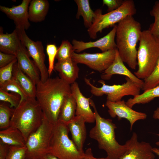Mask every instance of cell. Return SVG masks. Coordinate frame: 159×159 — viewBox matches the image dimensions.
<instances>
[{
  "mask_svg": "<svg viewBox=\"0 0 159 159\" xmlns=\"http://www.w3.org/2000/svg\"><path fill=\"white\" fill-rule=\"evenodd\" d=\"M36 98L44 116L53 124L58 120L60 109L65 98L72 93L71 85L59 77L41 80L36 85Z\"/></svg>",
  "mask_w": 159,
  "mask_h": 159,
  "instance_id": "6da1fadb",
  "label": "cell"
},
{
  "mask_svg": "<svg viewBox=\"0 0 159 159\" xmlns=\"http://www.w3.org/2000/svg\"><path fill=\"white\" fill-rule=\"evenodd\" d=\"M141 29L140 24L131 16L126 17L117 25L116 43L118 52L123 62L133 69H135L138 65L136 46Z\"/></svg>",
  "mask_w": 159,
  "mask_h": 159,
  "instance_id": "7a4b0ae2",
  "label": "cell"
},
{
  "mask_svg": "<svg viewBox=\"0 0 159 159\" xmlns=\"http://www.w3.org/2000/svg\"><path fill=\"white\" fill-rule=\"evenodd\" d=\"M90 104L94 110L95 125L90 130V137L97 142L99 149L107 153L106 159H119L127 149L126 144L121 145L116 140L115 130L117 127L112 120L102 117L99 114L93 101Z\"/></svg>",
  "mask_w": 159,
  "mask_h": 159,
  "instance_id": "3957f363",
  "label": "cell"
},
{
  "mask_svg": "<svg viewBox=\"0 0 159 159\" xmlns=\"http://www.w3.org/2000/svg\"><path fill=\"white\" fill-rule=\"evenodd\" d=\"M44 115L36 98H28L21 101L14 108L10 126L19 129L26 142L29 136L41 124Z\"/></svg>",
  "mask_w": 159,
  "mask_h": 159,
  "instance_id": "277c9868",
  "label": "cell"
},
{
  "mask_svg": "<svg viewBox=\"0 0 159 159\" xmlns=\"http://www.w3.org/2000/svg\"><path fill=\"white\" fill-rule=\"evenodd\" d=\"M137 51L138 69L134 74L144 80L153 72L159 59V39L148 31H142Z\"/></svg>",
  "mask_w": 159,
  "mask_h": 159,
  "instance_id": "5b68a950",
  "label": "cell"
},
{
  "mask_svg": "<svg viewBox=\"0 0 159 159\" xmlns=\"http://www.w3.org/2000/svg\"><path fill=\"white\" fill-rule=\"evenodd\" d=\"M67 125L58 121L54 124L48 153L59 159H84L85 153L80 151L69 137Z\"/></svg>",
  "mask_w": 159,
  "mask_h": 159,
  "instance_id": "8992f818",
  "label": "cell"
},
{
  "mask_svg": "<svg viewBox=\"0 0 159 159\" xmlns=\"http://www.w3.org/2000/svg\"><path fill=\"white\" fill-rule=\"evenodd\" d=\"M95 11L96 17L87 30L90 37L94 39L97 38V33L104 29L118 23L128 16H133L136 13V9L133 0H125L120 7L112 11L105 14H102L100 9Z\"/></svg>",
  "mask_w": 159,
  "mask_h": 159,
  "instance_id": "52a82bcc",
  "label": "cell"
},
{
  "mask_svg": "<svg viewBox=\"0 0 159 159\" xmlns=\"http://www.w3.org/2000/svg\"><path fill=\"white\" fill-rule=\"evenodd\" d=\"M53 126L54 124L44 115L41 125L26 140V158L41 159L49 153Z\"/></svg>",
  "mask_w": 159,
  "mask_h": 159,
  "instance_id": "ba28073f",
  "label": "cell"
},
{
  "mask_svg": "<svg viewBox=\"0 0 159 159\" xmlns=\"http://www.w3.org/2000/svg\"><path fill=\"white\" fill-rule=\"evenodd\" d=\"M126 82L121 85H109L106 84L103 80H100L98 82L102 84L100 87L94 86L90 82L89 79L84 78L85 82L90 87V92L96 96H101L104 95H107V100L116 102L121 100L124 96L132 95L133 97L140 94L142 87L129 78L126 77Z\"/></svg>",
  "mask_w": 159,
  "mask_h": 159,
  "instance_id": "9c48e42d",
  "label": "cell"
},
{
  "mask_svg": "<svg viewBox=\"0 0 159 159\" xmlns=\"http://www.w3.org/2000/svg\"><path fill=\"white\" fill-rule=\"evenodd\" d=\"M15 28L22 44L26 48L30 57H32L39 70L41 81L45 82L49 78V76L48 69L45 64V55L42 42L31 39L23 28L16 26Z\"/></svg>",
  "mask_w": 159,
  "mask_h": 159,
  "instance_id": "30bf717a",
  "label": "cell"
},
{
  "mask_svg": "<svg viewBox=\"0 0 159 159\" xmlns=\"http://www.w3.org/2000/svg\"><path fill=\"white\" fill-rule=\"evenodd\" d=\"M116 49L95 53L74 52L72 59L78 64H82L99 72H104L112 64L115 58Z\"/></svg>",
  "mask_w": 159,
  "mask_h": 159,
  "instance_id": "8fae6325",
  "label": "cell"
},
{
  "mask_svg": "<svg viewBox=\"0 0 159 159\" xmlns=\"http://www.w3.org/2000/svg\"><path fill=\"white\" fill-rule=\"evenodd\" d=\"M105 105L108 108V112L112 117H117L119 120L123 118L127 120L130 123L131 131L136 121L145 120L147 117L146 113L132 109L127 105L124 100L116 102L107 100Z\"/></svg>",
  "mask_w": 159,
  "mask_h": 159,
  "instance_id": "7c38bea8",
  "label": "cell"
},
{
  "mask_svg": "<svg viewBox=\"0 0 159 159\" xmlns=\"http://www.w3.org/2000/svg\"><path fill=\"white\" fill-rule=\"evenodd\" d=\"M125 144L126 150L119 159H155L150 144L144 141L139 142L135 132L132 133L130 138Z\"/></svg>",
  "mask_w": 159,
  "mask_h": 159,
  "instance_id": "4fadbf2b",
  "label": "cell"
},
{
  "mask_svg": "<svg viewBox=\"0 0 159 159\" xmlns=\"http://www.w3.org/2000/svg\"><path fill=\"white\" fill-rule=\"evenodd\" d=\"M117 25H115L112 30L106 35L96 41L85 42L75 39L72 41L74 52L79 53L88 49L97 48L102 52L117 49L115 41Z\"/></svg>",
  "mask_w": 159,
  "mask_h": 159,
  "instance_id": "5bb4252c",
  "label": "cell"
},
{
  "mask_svg": "<svg viewBox=\"0 0 159 159\" xmlns=\"http://www.w3.org/2000/svg\"><path fill=\"white\" fill-rule=\"evenodd\" d=\"M31 0H23L18 6H14L9 8L0 6V10L12 20L16 26L28 29L30 24L29 21L28 8Z\"/></svg>",
  "mask_w": 159,
  "mask_h": 159,
  "instance_id": "9a60e30c",
  "label": "cell"
},
{
  "mask_svg": "<svg viewBox=\"0 0 159 159\" xmlns=\"http://www.w3.org/2000/svg\"><path fill=\"white\" fill-rule=\"evenodd\" d=\"M72 93L76 102V116L82 117L86 122L93 123L95 121L94 112L90 107V98H87L81 92L78 84L75 82L71 85Z\"/></svg>",
  "mask_w": 159,
  "mask_h": 159,
  "instance_id": "2e32d148",
  "label": "cell"
},
{
  "mask_svg": "<svg viewBox=\"0 0 159 159\" xmlns=\"http://www.w3.org/2000/svg\"><path fill=\"white\" fill-rule=\"evenodd\" d=\"M18 66L20 69L36 85L40 81L38 69L30 56L26 48L21 43L16 55Z\"/></svg>",
  "mask_w": 159,
  "mask_h": 159,
  "instance_id": "e0dca14e",
  "label": "cell"
},
{
  "mask_svg": "<svg viewBox=\"0 0 159 159\" xmlns=\"http://www.w3.org/2000/svg\"><path fill=\"white\" fill-rule=\"evenodd\" d=\"M125 76L143 87L144 81L138 78L125 66L120 57L117 49L114 60L109 67L102 73L101 78L102 80H110L115 74Z\"/></svg>",
  "mask_w": 159,
  "mask_h": 159,
  "instance_id": "ac0fdd59",
  "label": "cell"
},
{
  "mask_svg": "<svg viewBox=\"0 0 159 159\" xmlns=\"http://www.w3.org/2000/svg\"><path fill=\"white\" fill-rule=\"evenodd\" d=\"M86 122L82 117L75 116L67 124L72 141L78 149L84 152L83 148L87 137Z\"/></svg>",
  "mask_w": 159,
  "mask_h": 159,
  "instance_id": "d6986e66",
  "label": "cell"
},
{
  "mask_svg": "<svg viewBox=\"0 0 159 159\" xmlns=\"http://www.w3.org/2000/svg\"><path fill=\"white\" fill-rule=\"evenodd\" d=\"M54 69L58 72L61 79L70 85L78 77L80 69L72 58L58 61L54 65Z\"/></svg>",
  "mask_w": 159,
  "mask_h": 159,
  "instance_id": "ffe728a7",
  "label": "cell"
},
{
  "mask_svg": "<svg viewBox=\"0 0 159 159\" xmlns=\"http://www.w3.org/2000/svg\"><path fill=\"white\" fill-rule=\"evenodd\" d=\"M0 27V51L4 53L16 55L21 43L17 30L10 34H4Z\"/></svg>",
  "mask_w": 159,
  "mask_h": 159,
  "instance_id": "44dd1931",
  "label": "cell"
},
{
  "mask_svg": "<svg viewBox=\"0 0 159 159\" xmlns=\"http://www.w3.org/2000/svg\"><path fill=\"white\" fill-rule=\"evenodd\" d=\"M28 98H36V85L19 68L17 62L14 64L12 77Z\"/></svg>",
  "mask_w": 159,
  "mask_h": 159,
  "instance_id": "7402d4cb",
  "label": "cell"
},
{
  "mask_svg": "<svg viewBox=\"0 0 159 159\" xmlns=\"http://www.w3.org/2000/svg\"><path fill=\"white\" fill-rule=\"evenodd\" d=\"M49 7V3L47 0H31L28 8L29 20L35 23L44 21Z\"/></svg>",
  "mask_w": 159,
  "mask_h": 159,
  "instance_id": "603a6c76",
  "label": "cell"
},
{
  "mask_svg": "<svg viewBox=\"0 0 159 159\" xmlns=\"http://www.w3.org/2000/svg\"><path fill=\"white\" fill-rule=\"evenodd\" d=\"M0 140L9 146H25L26 141L21 132L10 126L0 131Z\"/></svg>",
  "mask_w": 159,
  "mask_h": 159,
  "instance_id": "cb8c5ba5",
  "label": "cell"
},
{
  "mask_svg": "<svg viewBox=\"0 0 159 159\" xmlns=\"http://www.w3.org/2000/svg\"><path fill=\"white\" fill-rule=\"evenodd\" d=\"M76 100L71 93L65 98L63 102L58 121L67 125L76 116Z\"/></svg>",
  "mask_w": 159,
  "mask_h": 159,
  "instance_id": "d4e9b609",
  "label": "cell"
},
{
  "mask_svg": "<svg viewBox=\"0 0 159 159\" xmlns=\"http://www.w3.org/2000/svg\"><path fill=\"white\" fill-rule=\"evenodd\" d=\"M77 6L76 18L79 19L80 16L83 19L84 26L88 29L92 25L96 17V14L91 8L88 0H75Z\"/></svg>",
  "mask_w": 159,
  "mask_h": 159,
  "instance_id": "484cf974",
  "label": "cell"
},
{
  "mask_svg": "<svg viewBox=\"0 0 159 159\" xmlns=\"http://www.w3.org/2000/svg\"><path fill=\"white\" fill-rule=\"evenodd\" d=\"M158 97H159V85L129 99L126 103L132 108L136 104L148 103Z\"/></svg>",
  "mask_w": 159,
  "mask_h": 159,
  "instance_id": "4316f807",
  "label": "cell"
},
{
  "mask_svg": "<svg viewBox=\"0 0 159 159\" xmlns=\"http://www.w3.org/2000/svg\"><path fill=\"white\" fill-rule=\"evenodd\" d=\"M6 102H1L0 104V129H6L10 126L11 119L14 108H11Z\"/></svg>",
  "mask_w": 159,
  "mask_h": 159,
  "instance_id": "83f0119b",
  "label": "cell"
},
{
  "mask_svg": "<svg viewBox=\"0 0 159 159\" xmlns=\"http://www.w3.org/2000/svg\"><path fill=\"white\" fill-rule=\"evenodd\" d=\"M74 52L72 44L67 40H63L58 49L56 58L58 61L71 59Z\"/></svg>",
  "mask_w": 159,
  "mask_h": 159,
  "instance_id": "f1b7e54d",
  "label": "cell"
},
{
  "mask_svg": "<svg viewBox=\"0 0 159 159\" xmlns=\"http://www.w3.org/2000/svg\"><path fill=\"white\" fill-rule=\"evenodd\" d=\"M151 16L154 17V21L148 29L155 37L159 39V1H156L150 11Z\"/></svg>",
  "mask_w": 159,
  "mask_h": 159,
  "instance_id": "f546056e",
  "label": "cell"
},
{
  "mask_svg": "<svg viewBox=\"0 0 159 159\" xmlns=\"http://www.w3.org/2000/svg\"><path fill=\"white\" fill-rule=\"evenodd\" d=\"M143 81L142 88L143 92L159 85V59L153 72Z\"/></svg>",
  "mask_w": 159,
  "mask_h": 159,
  "instance_id": "4dcf8cb0",
  "label": "cell"
},
{
  "mask_svg": "<svg viewBox=\"0 0 159 159\" xmlns=\"http://www.w3.org/2000/svg\"><path fill=\"white\" fill-rule=\"evenodd\" d=\"M0 89L6 92L10 91L18 94L21 97L20 102L28 98L17 82L12 78L10 80L0 84Z\"/></svg>",
  "mask_w": 159,
  "mask_h": 159,
  "instance_id": "1f68e13d",
  "label": "cell"
},
{
  "mask_svg": "<svg viewBox=\"0 0 159 159\" xmlns=\"http://www.w3.org/2000/svg\"><path fill=\"white\" fill-rule=\"evenodd\" d=\"M21 100V97L18 94L9 93L0 89V101L9 103L11 108H16L19 105Z\"/></svg>",
  "mask_w": 159,
  "mask_h": 159,
  "instance_id": "d6a6232c",
  "label": "cell"
},
{
  "mask_svg": "<svg viewBox=\"0 0 159 159\" xmlns=\"http://www.w3.org/2000/svg\"><path fill=\"white\" fill-rule=\"evenodd\" d=\"M26 154V146H9L6 159H25Z\"/></svg>",
  "mask_w": 159,
  "mask_h": 159,
  "instance_id": "836d02e7",
  "label": "cell"
},
{
  "mask_svg": "<svg viewBox=\"0 0 159 159\" xmlns=\"http://www.w3.org/2000/svg\"><path fill=\"white\" fill-rule=\"evenodd\" d=\"M58 49L56 45L53 44H47L46 50L48 56L49 67L48 72L49 76H50L54 69V61L57 54Z\"/></svg>",
  "mask_w": 159,
  "mask_h": 159,
  "instance_id": "e575fe53",
  "label": "cell"
},
{
  "mask_svg": "<svg viewBox=\"0 0 159 159\" xmlns=\"http://www.w3.org/2000/svg\"><path fill=\"white\" fill-rule=\"evenodd\" d=\"M17 62L16 58L8 65L0 68V84L11 79L14 65Z\"/></svg>",
  "mask_w": 159,
  "mask_h": 159,
  "instance_id": "d590c367",
  "label": "cell"
},
{
  "mask_svg": "<svg viewBox=\"0 0 159 159\" xmlns=\"http://www.w3.org/2000/svg\"><path fill=\"white\" fill-rule=\"evenodd\" d=\"M123 0H103L104 5H106L107 7V11L111 12L120 7L122 4Z\"/></svg>",
  "mask_w": 159,
  "mask_h": 159,
  "instance_id": "8d00e7d4",
  "label": "cell"
},
{
  "mask_svg": "<svg viewBox=\"0 0 159 159\" xmlns=\"http://www.w3.org/2000/svg\"><path fill=\"white\" fill-rule=\"evenodd\" d=\"M16 59V55L0 51V68L4 67Z\"/></svg>",
  "mask_w": 159,
  "mask_h": 159,
  "instance_id": "74e56055",
  "label": "cell"
},
{
  "mask_svg": "<svg viewBox=\"0 0 159 159\" xmlns=\"http://www.w3.org/2000/svg\"><path fill=\"white\" fill-rule=\"evenodd\" d=\"M9 145L0 140V159H6Z\"/></svg>",
  "mask_w": 159,
  "mask_h": 159,
  "instance_id": "f35d334b",
  "label": "cell"
},
{
  "mask_svg": "<svg viewBox=\"0 0 159 159\" xmlns=\"http://www.w3.org/2000/svg\"><path fill=\"white\" fill-rule=\"evenodd\" d=\"M85 153V155L84 159H106L105 158H97L95 157L93 155L92 149L90 148H87Z\"/></svg>",
  "mask_w": 159,
  "mask_h": 159,
  "instance_id": "ab89813d",
  "label": "cell"
},
{
  "mask_svg": "<svg viewBox=\"0 0 159 159\" xmlns=\"http://www.w3.org/2000/svg\"><path fill=\"white\" fill-rule=\"evenodd\" d=\"M153 117L155 119H159V107H158L154 112ZM159 137V134H157ZM156 144L159 146V140L156 143Z\"/></svg>",
  "mask_w": 159,
  "mask_h": 159,
  "instance_id": "60d3db41",
  "label": "cell"
},
{
  "mask_svg": "<svg viewBox=\"0 0 159 159\" xmlns=\"http://www.w3.org/2000/svg\"><path fill=\"white\" fill-rule=\"evenodd\" d=\"M41 159H59L56 157L49 153H47L43 156Z\"/></svg>",
  "mask_w": 159,
  "mask_h": 159,
  "instance_id": "b9f144b4",
  "label": "cell"
},
{
  "mask_svg": "<svg viewBox=\"0 0 159 159\" xmlns=\"http://www.w3.org/2000/svg\"><path fill=\"white\" fill-rule=\"evenodd\" d=\"M152 150L154 153L155 154L159 157V148H152Z\"/></svg>",
  "mask_w": 159,
  "mask_h": 159,
  "instance_id": "7bdbcfd3",
  "label": "cell"
},
{
  "mask_svg": "<svg viewBox=\"0 0 159 159\" xmlns=\"http://www.w3.org/2000/svg\"><path fill=\"white\" fill-rule=\"evenodd\" d=\"M25 159H29V158H26Z\"/></svg>",
  "mask_w": 159,
  "mask_h": 159,
  "instance_id": "ee69618b",
  "label": "cell"
}]
</instances>
